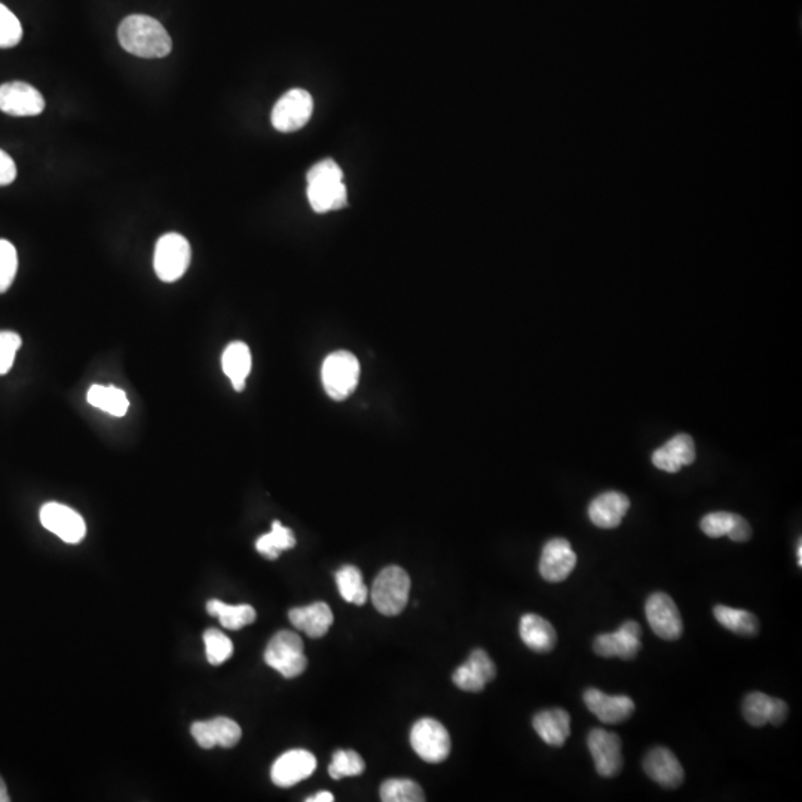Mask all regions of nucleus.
I'll use <instances>...</instances> for the list:
<instances>
[{
  "mask_svg": "<svg viewBox=\"0 0 802 802\" xmlns=\"http://www.w3.org/2000/svg\"><path fill=\"white\" fill-rule=\"evenodd\" d=\"M797 554H798V565L801 566L802 565V544H801V541H800V543H798Z\"/></svg>",
  "mask_w": 802,
  "mask_h": 802,
  "instance_id": "42",
  "label": "nucleus"
},
{
  "mask_svg": "<svg viewBox=\"0 0 802 802\" xmlns=\"http://www.w3.org/2000/svg\"><path fill=\"white\" fill-rule=\"evenodd\" d=\"M534 730L547 745L560 748L571 734V716L563 709L543 710L534 716Z\"/></svg>",
  "mask_w": 802,
  "mask_h": 802,
  "instance_id": "25",
  "label": "nucleus"
},
{
  "mask_svg": "<svg viewBox=\"0 0 802 802\" xmlns=\"http://www.w3.org/2000/svg\"><path fill=\"white\" fill-rule=\"evenodd\" d=\"M222 367L235 390L243 391L251 370V352L244 342H232L222 355Z\"/></svg>",
  "mask_w": 802,
  "mask_h": 802,
  "instance_id": "27",
  "label": "nucleus"
},
{
  "mask_svg": "<svg viewBox=\"0 0 802 802\" xmlns=\"http://www.w3.org/2000/svg\"><path fill=\"white\" fill-rule=\"evenodd\" d=\"M342 179L344 173L333 159H324L308 171V200L315 213H329L347 205V186Z\"/></svg>",
  "mask_w": 802,
  "mask_h": 802,
  "instance_id": "2",
  "label": "nucleus"
},
{
  "mask_svg": "<svg viewBox=\"0 0 802 802\" xmlns=\"http://www.w3.org/2000/svg\"><path fill=\"white\" fill-rule=\"evenodd\" d=\"M289 618L296 629L314 639L323 638L333 624L332 609L324 602L290 609Z\"/></svg>",
  "mask_w": 802,
  "mask_h": 802,
  "instance_id": "24",
  "label": "nucleus"
},
{
  "mask_svg": "<svg viewBox=\"0 0 802 802\" xmlns=\"http://www.w3.org/2000/svg\"><path fill=\"white\" fill-rule=\"evenodd\" d=\"M87 400L91 406L97 407V409L103 410L109 415L118 416V418L125 416L128 407H130L127 394L119 390V388L112 387V385L110 387L93 385L88 390Z\"/></svg>",
  "mask_w": 802,
  "mask_h": 802,
  "instance_id": "30",
  "label": "nucleus"
},
{
  "mask_svg": "<svg viewBox=\"0 0 802 802\" xmlns=\"http://www.w3.org/2000/svg\"><path fill=\"white\" fill-rule=\"evenodd\" d=\"M495 676H497V666L488 652L474 650L468 660L455 670L452 681L459 690L480 693L485 690L489 682L494 681Z\"/></svg>",
  "mask_w": 802,
  "mask_h": 802,
  "instance_id": "14",
  "label": "nucleus"
},
{
  "mask_svg": "<svg viewBox=\"0 0 802 802\" xmlns=\"http://www.w3.org/2000/svg\"><path fill=\"white\" fill-rule=\"evenodd\" d=\"M317 768V759L305 749H293L283 753L272 765L271 779L278 788H292L312 776Z\"/></svg>",
  "mask_w": 802,
  "mask_h": 802,
  "instance_id": "15",
  "label": "nucleus"
},
{
  "mask_svg": "<svg viewBox=\"0 0 802 802\" xmlns=\"http://www.w3.org/2000/svg\"><path fill=\"white\" fill-rule=\"evenodd\" d=\"M366 770L363 758L354 751H336L333 753L332 764L329 765V774L333 780L344 777L360 776Z\"/></svg>",
  "mask_w": 802,
  "mask_h": 802,
  "instance_id": "34",
  "label": "nucleus"
},
{
  "mask_svg": "<svg viewBox=\"0 0 802 802\" xmlns=\"http://www.w3.org/2000/svg\"><path fill=\"white\" fill-rule=\"evenodd\" d=\"M191 733L195 742L204 749H213L214 746L234 748L243 736L240 725L225 716L210 721L195 722Z\"/></svg>",
  "mask_w": 802,
  "mask_h": 802,
  "instance_id": "18",
  "label": "nucleus"
},
{
  "mask_svg": "<svg viewBox=\"0 0 802 802\" xmlns=\"http://www.w3.org/2000/svg\"><path fill=\"white\" fill-rule=\"evenodd\" d=\"M584 703L603 724H621L635 713V703L630 697L608 696L598 688H589L584 693Z\"/></svg>",
  "mask_w": 802,
  "mask_h": 802,
  "instance_id": "17",
  "label": "nucleus"
},
{
  "mask_svg": "<svg viewBox=\"0 0 802 802\" xmlns=\"http://www.w3.org/2000/svg\"><path fill=\"white\" fill-rule=\"evenodd\" d=\"M642 627L636 621H626L617 632L599 635L593 642V650L601 657H618L635 660L642 650Z\"/></svg>",
  "mask_w": 802,
  "mask_h": 802,
  "instance_id": "11",
  "label": "nucleus"
},
{
  "mask_svg": "<svg viewBox=\"0 0 802 802\" xmlns=\"http://www.w3.org/2000/svg\"><path fill=\"white\" fill-rule=\"evenodd\" d=\"M789 707L783 700L773 699L764 693H751L743 702V716L752 727L771 724L779 727L788 718Z\"/></svg>",
  "mask_w": 802,
  "mask_h": 802,
  "instance_id": "19",
  "label": "nucleus"
},
{
  "mask_svg": "<svg viewBox=\"0 0 802 802\" xmlns=\"http://www.w3.org/2000/svg\"><path fill=\"white\" fill-rule=\"evenodd\" d=\"M700 528L707 537L721 538L727 535L736 543H746L752 538V528L745 517L728 511H713L706 514L700 522Z\"/></svg>",
  "mask_w": 802,
  "mask_h": 802,
  "instance_id": "22",
  "label": "nucleus"
},
{
  "mask_svg": "<svg viewBox=\"0 0 802 802\" xmlns=\"http://www.w3.org/2000/svg\"><path fill=\"white\" fill-rule=\"evenodd\" d=\"M21 347V338L14 332H0V375H6Z\"/></svg>",
  "mask_w": 802,
  "mask_h": 802,
  "instance_id": "38",
  "label": "nucleus"
},
{
  "mask_svg": "<svg viewBox=\"0 0 802 802\" xmlns=\"http://www.w3.org/2000/svg\"><path fill=\"white\" fill-rule=\"evenodd\" d=\"M324 390L333 400H345L354 393L360 381V361L352 352H332L321 369Z\"/></svg>",
  "mask_w": 802,
  "mask_h": 802,
  "instance_id": "4",
  "label": "nucleus"
},
{
  "mask_svg": "<svg viewBox=\"0 0 802 802\" xmlns=\"http://www.w3.org/2000/svg\"><path fill=\"white\" fill-rule=\"evenodd\" d=\"M39 517H41L42 526L57 535L64 543H81L87 534V526H85L81 514L76 513L67 505L48 502L41 508Z\"/></svg>",
  "mask_w": 802,
  "mask_h": 802,
  "instance_id": "10",
  "label": "nucleus"
},
{
  "mask_svg": "<svg viewBox=\"0 0 802 802\" xmlns=\"http://www.w3.org/2000/svg\"><path fill=\"white\" fill-rule=\"evenodd\" d=\"M696 443L688 434H678L652 453V464L666 473H678L685 465L696 461Z\"/></svg>",
  "mask_w": 802,
  "mask_h": 802,
  "instance_id": "21",
  "label": "nucleus"
},
{
  "mask_svg": "<svg viewBox=\"0 0 802 802\" xmlns=\"http://www.w3.org/2000/svg\"><path fill=\"white\" fill-rule=\"evenodd\" d=\"M191 263V246L183 235L165 234L159 238L153 257V268L159 280L174 283L188 271Z\"/></svg>",
  "mask_w": 802,
  "mask_h": 802,
  "instance_id": "6",
  "label": "nucleus"
},
{
  "mask_svg": "<svg viewBox=\"0 0 802 802\" xmlns=\"http://www.w3.org/2000/svg\"><path fill=\"white\" fill-rule=\"evenodd\" d=\"M265 661L284 678L292 679L302 675L308 666V658L303 651L301 636L290 630L278 632L266 647Z\"/></svg>",
  "mask_w": 802,
  "mask_h": 802,
  "instance_id": "5",
  "label": "nucleus"
},
{
  "mask_svg": "<svg viewBox=\"0 0 802 802\" xmlns=\"http://www.w3.org/2000/svg\"><path fill=\"white\" fill-rule=\"evenodd\" d=\"M577 554L565 538H553L544 546L540 560V574L549 583H562L574 571Z\"/></svg>",
  "mask_w": 802,
  "mask_h": 802,
  "instance_id": "16",
  "label": "nucleus"
},
{
  "mask_svg": "<svg viewBox=\"0 0 802 802\" xmlns=\"http://www.w3.org/2000/svg\"><path fill=\"white\" fill-rule=\"evenodd\" d=\"M520 638L529 650L547 654L556 647V630L546 618L540 615L526 614L520 620Z\"/></svg>",
  "mask_w": 802,
  "mask_h": 802,
  "instance_id": "26",
  "label": "nucleus"
},
{
  "mask_svg": "<svg viewBox=\"0 0 802 802\" xmlns=\"http://www.w3.org/2000/svg\"><path fill=\"white\" fill-rule=\"evenodd\" d=\"M648 623L652 632L664 641H676L684 632L681 612L675 601L666 593H654L645 605Z\"/></svg>",
  "mask_w": 802,
  "mask_h": 802,
  "instance_id": "9",
  "label": "nucleus"
},
{
  "mask_svg": "<svg viewBox=\"0 0 802 802\" xmlns=\"http://www.w3.org/2000/svg\"><path fill=\"white\" fill-rule=\"evenodd\" d=\"M410 745L422 761L439 764L451 755V736L436 719H419L410 731Z\"/></svg>",
  "mask_w": 802,
  "mask_h": 802,
  "instance_id": "7",
  "label": "nucleus"
},
{
  "mask_svg": "<svg viewBox=\"0 0 802 802\" xmlns=\"http://www.w3.org/2000/svg\"><path fill=\"white\" fill-rule=\"evenodd\" d=\"M630 508V500L621 492H605L590 502L589 517L593 525L602 529L618 528Z\"/></svg>",
  "mask_w": 802,
  "mask_h": 802,
  "instance_id": "23",
  "label": "nucleus"
},
{
  "mask_svg": "<svg viewBox=\"0 0 802 802\" xmlns=\"http://www.w3.org/2000/svg\"><path fill=\"white\" fill-rule=\"evenodd\" d=\"M314 110V100L308 91L295 88L284 94L272 109L271 121L281 133H295L308 124Z\"/></svg>",
  "mask_w": 802,
  "mask_h": 802,
  "instance_id": "8",
  "label": "nucleus"
},
{
  "mask_svg": "<svg viewBox=\"0 0 802 802\" xmlns=\"http://www.w3.org/2000/svg\"><path fill=\"white\" fill-rule=\"evenodd\" d=\"M17 179V165L14 159L0 149V186L11 185Z\"/></svg>",
  "mask_w": 802,
  "mask_h": 802,
  "instance_id": "39",
  "label": "nucleus"
},
{
  "mask_svg": "<svg viewBox=\"0 0 802 802\" xmlns=\"http://www.w3.org/2000/svg\"><path fill=\"white\" fill-rule=\"evenodd\" d=\"M205 654L208 663L220 666L234 654V645L231 639L217 629H208L204 633Z\"/></svg>",
  "mask_w": 802,
  "mask_h": 802,
  "instance_id": "35",
  "label": "nucleus"
},
{
  "mask_svg": "<svg viewBox=\"0 0 802 802\" xmlns=\"http://www.w3.org/2000/svg\"><path fill=\"white\" fill-rule=\"evenodd\" d=\"M8 791H6L5 782H3L2 777H0V802H8Z\"/></svg>",
  "mask_w": 802,
  "mask_h": 802,
  "instance_id": "41",
  "label": "nucleus"
},
{
  "mask_svg": "<svg viewBox=\"0 0 802 802\" xmlns=\"http://www.w3.org/2000/svg\"><path fill=\"white\" fill-rule=\"evenodd\" d=\"M23 38L20 20L8 6L0 3V48L17 47Z\"/></svg>",
  "mask_w": 802,
  "mask_h": 802,
  "instance_id": "36",
  "label": "nucleus"
},
{
  "mask_svg": "<svg viewBox=\"0 0 802 802\" xmlns=\"http://www.w3.org/2000/svg\"><path fill=\"white\" fill-rule=\"evenodd\" d=\"M335 801V797L330 792H318L315 794L314 797L306 798V802H333Z\"/></svg>",
  "mask_w": 802,
  "mask_h": 802,
  "instance_id": "40",
  "label": "nucleus"
},
{
  "mask_svg": "<svg viewBox=\"0 0 802 802\" xmlns=\"http://www.w3.org/2000/svg\"><path fill=\"white\" fill-rule=\"evenodd\" d=\"M381 800L384 802H424L421 786L413 780L390 779L382 783Z\"/></svg>",
  "mask_w": 802,
  "mask_h": 802,
  "instance_id": "33",
  "label": "nucleus"
},
{
  "mask_svg": "<svg viewBox=\"0 0 802 802\" xmlns=\"http://www.w3.org/2000/svg\"><path fill=\"white\" fill-rule=\"evenodd\" d=\"M587 745L595 759L599 776L615 777L621 773L624 759L621 755V740L617 734L609 733L603 728H595L590 731Z\"/></svg>",
  "mask_w": 802,
  "mask_h": 802,
  "instance_id": "13",
  "label": "nucleus"
},
{
  "mask_svg": "<svg viewBox=\"0 0 802 802\" xmlns=\"http://www.w3.org/2000/svg\"><path fill=\"white\" fill-rule=\"evenodd\" d=\"M410 578L400 566H388L373 581L372 602L387 617L399 615L409 602Z\"/></svg>",
  "mask_w": 802,
  "mask_h": 802,
  "instance_id": "3",
  "label": "nucleus"
},
{
  "mask_svg": "<svg viewBox=\"0 0 802 802\" xmlns=\"http://www.w3.org/2000/svg\"><path fill=\"white\" fill-rule=\"evenodd\" d=\"M208 614L219 618L220 624L228 630H240L256 620V611L250 605H228L222 601L207 603Z\"/></svg>",
  "mask_w": 802,
  "mask_h": 802,
  "instance_id": "28",
  "label": "nucleus"
},
{
  "mask_svg": "<svg viewBox=\"0 0 802 802\" xmlns=\"http://www.w3.org/2000/svg\"><path fill=\"white\" fill-rule=\"evenodd\" d=\"M17 269V250L9 241L0 240V293H5L12 286Z\"/></svg>",
  "mask_w": 802,
  "mask_h": 802,
  "instance_id": "37",
  "label": "nucleus"
},
{
  "mask_svg": "<svg viewBox=\"0 0 802 802\" xmlns=\"http://www.w3.org/2000/svg\"><path fill=\"white\" fill-rule=\"evenodd\" d=\"M645 773L664 789H676L684 783V768L675 753L667 748H654L644 759Z\"/></svg>",
  "mask_w": 802,
  "mask_h": 802,
  "instance_id": "20",
  "label": "nucleus"
},
{
  "mask_svg": "<svg viewBox=\"0 0 802 802\" xmlns=\"http://www.w3.org/2000/svg\"><path fill=\"white\" fill-rule=\"evenodd\" d=\"M296 546L295 534L292 529L286 528L283 523L275 520L272 523V529L269 534L262 535L256 541V550L266 557V559L275 560L280 556L281 552L293 549Z\"/></svg>",
  "mask_w": 802,
  "mask_h": 802,
  "instance_id": "31",
  "label": "nucleus"
},
{
  "mask_svg": "<svg viewBox=\"0 0 802 802\" xmlns=\"http://www.w3.org/2000/svg\"><path fill=\"white\" fill-rule=\"evenodd\" d=\"M121 47L142 58L167 57L173 50V41L165 27L149 15H130L118 29Z\"/></svg>",
  "mask_w": 802,
  "mask_h": 802,
  "instance_id": "1",
  "label": "nucleus"
},
{
  "mask_svg": "<svg viewBox=\"0 0 802 802\" xmlns=\"http://www.w3.org/2000/svg\"><path fill=\"white\" fill-rule=\"evenodd\" d=\"M336 586H338L339 593H341L345 602L361 606L369 598V590L364 584L363 575H361L360 569L355 568V566H342L336 572Z\"/></svg>",
  "mask_w": 802,
  "mask_h": 802,
  "instance_id": "32",
  "label": "nucleus"
},
{
  "mask_svg": "<svg viewBox=\"0 0 802 802\" xmlns=\"http://www.w3.org/2000/svg\"><path fill=\"white\" fill-rule=\"evenodd\" d=\"M718 623L725 629L740 636H755L759 633V621L752 612L745 609L731 608V606L718 605L713 609Z\"/></svg>",
  "mask_w": 802,
  "mask_h": 802,
  "instance_id": "29",
  "label": "nucleus"
},
{
  "mask_svg": "<svg viewBox=\"0 0 802 802\" xmlns=\"http://www.w3.org/2000/svg\"><path fill=\"white\" fill-rule=\"evenodd\" d=\"M44 109V96L32 85L20 81L0 85V110L6 115L38 116Z\"/></svg>",
  "mask_w": 802,
  "mask_h": 802,
  "instance_id": "12",
  "label": "nucleus"
}]
</instances>
